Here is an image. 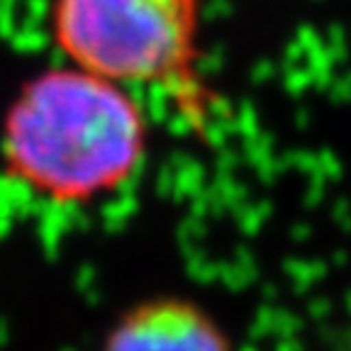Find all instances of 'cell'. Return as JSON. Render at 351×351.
<instances>
[{
  "mask_svg": "<svg viewBox=\"0 0 351 351\" xmlns=\"http://www.w3.org/2000/svg\"><path fill=\"white\" fill-rule=\"evenodd\" d=\"M103 351H227V341L200 307L156 298L122 313L105 335Z\"/></svg>",
  "mask_w": 351,
  "mask_h": 351,
  "instance_id": "3",
  "label": "cell"
},
{
  "mask_svg": "<svg viewBox=\"0 0 351 351\" xmlns=\"http://www.w3.org/2000/svg\"><path fill=\"white\" fill-rule=\"evenodd\" d=\"M147 154V115L127 86L81 66L22 83L0 125L12 181L54 205H90L134 178Z\"/></svg>",
  "mask_w": 351,
  "mask_h": 351,
  "instance_id": "1",
  "label": "cell"
},
{
  "mask_svg": "<svg viewBox=\"0 0 351 351\" xmlns=\"http://www.w3.org/2000/svg\"><path fill=\"white\" fill-rule=\"evenodd\" d=\"M49 25L69 64L195 100L197 0H51Z\"/></svg>",
  "mask_w": 351,
  "mask_h": 351,
  "instance_id": "2",
  "label": "cell"
}]
</instances>
